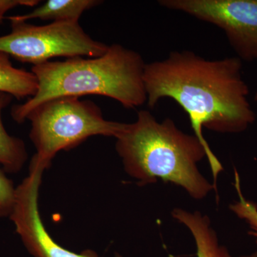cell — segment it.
I'll list each match as a JSON object with an SVG mask.
<instances>
[{"mask_svg": "<svg viewBox=\"0 0 257 257\" xmlns=\"http://www.w3.org/2000/svg\"><path fill=\"white\" fill-rule=\"evenodd\" d=\"M10 94L0 92V165L5 172L17 173L22 170L28 160V153L23 140L7 133L2 113L12 101Z\"/></svg>", "mask_w": 257, "mask_h": 257, "instance_id": "obj_11", "label": "cell"}, {"mask_svg": "<svg viewBox=\"0 0 257 257\" xmlns=\"http://www.w3.org/2000/svg\"><path fill=\"white\" fill-rule=\"evenodd\" d=\"M10 23L11 32L0 37V52L34 65L55 57H99L109 47L93 40L77 21L53 22L42 26Z\"/></svg>", "mask_w": 257, "mask_h": 257, "instance_id": "obj_5", "label": "cell"}, {"mask_svg": "<svg viewBox=\"0 0 257 257\" xmlns=\"http://www.w3.org/2000/svg\"><path fill=\"white\" fill-rule=\"evenodd\" d=\"M172 214L192 233L197 245V257H231L227 248L219 245L217 235L211 228L207 216L199 211L190 212L182 209H174Z\"/></svg>", "mask_w": 257, "mask_h": 257, "instance_id": "obj_8", "label": "cell"}, {"mask_svg": "<svg viewBox=\"0 0 257 257\" xmlns=\"http://www.w3.org/2000/svg\"><path fill=\"white\" fill-rule=\"evenodd\" d=\"M234 187L237 192L239 200L231 204L230 209L238 217L247 223L251 229L249 234L255 238L257 243V204L247 200L243 197L239 173L236 170H234Z\"/></svg>", "mask_w": 257, "mask_h": 257, "instance_id": "obj_12", "label": "cell"}, {"mask_svg": "<svg viewBox=\"0 0 257 257\" xmlns=\"http://www.w3.org/2000/svg\"><path fill=\"white\" fill-rule=\"evenodd\" d=\"M27 119L31 122L30 138L37 150L30 164L45 170L61 150H71L92 136L116 138L126 124L104 119L95 103L73 96L47 101Z\"/></svg>", "mask_w": 257, "mask_h": 257, "instance_id": "obj_4", "label": "cell"}, {"mask_svg": "<svg viewBox=\"0 0 257 257\" xmlns=\"http://www.w3.org/2000/svg\"><path fill=\"white\" fill-rule=\"evenodd\" d=\"M159 4L215 25L238 58L257 60V0H160Z\"/></svg>", "mask_w": 257, "mask_h": 257, "instance_id": "obj_6", "label": "cell"}, {"mask_svg": "<svg viewBox=\"0 0 257 257\" xmlns=\"http://www.w3.org/2000/svg\"><path fill=\"white\" fill-rule=\"evenodd\" d=\"M146 63L136 51L112 44L104 55L49 61L33 65L38 81L35 96L12 108V117L23 124L37 106L60 97L100 95L119 101L126 109L147 102L144 82Z\"/></svg>", "mask_w": 257, "mask_h": 257, "instance_id": "obj_2", "label": "cell"}, {"mask_svg": "<svg viewBox=\"0 0 257 257\" xmlns=\"http://www.w3.org/2000/svg\"><path fill=\"white\" fill-rule=\"evenodd\" d=\"M40 3L39 0H0V24L5 19V14L10 10L18 6L35 7Z\"/></svg>", "mask_w": 257, "mask_h": 257, "instance_id": "obj_14", "label": "cell"}, {"mask_svg": "<svg viewBox=\"0 0 257 257\" xmlns=\"http://www.w3.org/2000/svg\"><path fill=\"white\" fill-rule=\"evenodd\" d=\"M102 3L97 0H48L28 14L6 17L10 22H26L32 19L53 22L77 21L84 12Z\"/></svg>", "mask_w": 257, "mask_h": 257, "instance_id": "obj_9", "label": "cell"}, {"mask_svg": "<svg viewBox=\"0 0 257 257\" xmlns=\"http://www.w3.org/2000/svg\"><path fill=\"white\" fill-rule=\"evenodd\" d=\"M144 82L149 107L153 109L161 99L169 98L188 115L194 135L207 152L216 189L224 169L204 138L203 127L239 133L256 120L241 60L237 57L207 60L192 51H175L164 60L146 64Z\"/></svg>", "mask_w": 257, "mask_h": 257, "instance_id": "obj_1", "label": "cell"}, {"mask_svg": "<svg viewBox=\"0 0 257 257\" xmlns=\"http://www.w3.org/2000/svg\"><path fill=\"white\" fill-rule=\"evenodd\" d=\"M254 101H257V90H256V93H255V95H254Z\"/></svg>", "mask_w": 257, "mask_h": 257, "instance_id": "obj_16", "label": "cell"}, {"mask_svg": "<svg viewBox=\"0 0 257 257\" xmlns=\"http://www.w3.org/2000/svg\"><path fill=\"white\" fill-rule=\"evenodd\" d=\"M45 170L30 164L29 175L16 188L14 207L9 216L27 250L34 257H98L92 251L77 253L66 249L47 232L38 206L39 191Z\"/></svg>", "mask_w": 257, "mask_h": 257, "instance_id": "obj_7", "label": "cell"}, {"mask_svg": "<svg viewBox=\"0 0 257 257\" xmlns=\"http://www.w3.org/2000/svg\"><path fill=\"white\" fill-rule=\"evenodd\" d=\"M0 165V217L10 216L14 207L15 191L13 182Z\"/></svg>", "mask_w": 257, "mask_h": 257, "instance_id": "obj_13", "label": "cell"}, {"mask_svg": "<svg viewBox=\"0 0 257 257\" xmlns=\"http://www.w3.org/2000/svg\"><path fill=\"white\" fill-rule=\"evenodd\" d=\"M37 89L38 81L35 74L16 68L10 56L0 52V92L22 99L35 96Z\"/></svg>", "mask_w": 257, "mask_h": 257, "instance_id": "obj_10", "label": "cell"}, {"mask_svg": "<svg viewBox=\"0 0 257 257\" xmlns=\"http://www.w3.org/2000/svg\"><path fill=\"white\" fill-rule=\"evenodd\" d=\"M116 140L125 172L140 185L160 179L182 187L195 199L216 190L198 169L197 164L207 157L205 148L170 118L160 122L150 111L140 110L136 121L126 124Z\"/></svg>", "mask_w": 257, "mask_h": 257, "instance_id": "obj_3", "label": "cell"}, {"mask_svg": "<svg viewBox=\"0 0 257 257\" xmlns=\"http://www.w3.org/2000/svg\"><path fill=\"white\" fill-rule=\"evenodd\" d=\"M241 257H257V253L255 252L252 253V254L251 255H247V256H243Z\"/></svg>", "mask_w": 257, "mask_h": 257, "instance_id": "obj_15", "label": "cell"}]
</instances>
